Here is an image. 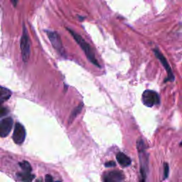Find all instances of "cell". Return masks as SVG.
<instances>
[{
  "mask_svg": "<svg viewBox=\"0 0 182 182\" xmlns=\"http://www.w3.org/2000/svg\"><path fill=\"white\" fill-rule=\"evenodd\" d=\"M46 33H47V36L48 39H50V41H51L53 47L54 48L60 55H65V50H64L61 39H60L59 34L57 32H51V31H47Z\"/></svg>",
  "mask_w": 182,
  "mask_h": 182,
  "instance_id": "6",
  "label": "cell"
},
{
  "mask_svg": "<svg viewBox=\"0 0 182 182\" xmlns=\"http://www.w3.org/2000/svg\"><path fill=\"white\" fill-rule=\"evenodd\" d=\"M17 176L19 178V180L23 182H32L35 177V176L30 174V172H26V171H24V173H18Z\"/></svg>",
  "mask_w": 182,
  "mask_h": 182,
  "instance_id": "11",
  "label": "cell"
},
{
  "mask_svg": "<svg viewBox=\"0 0 182 182\" xmlns=\"http://www.w3.org/2000/svg\"><path fill=\"white\" fill-rule=\"evenodd\" d=\"M66 29H67V30L69 32V33L71 34L73 37V39H75L76 43H77V44L81 46V48L83 50V51H84L85 54H86V57L88 58V59L93 64V65H96V66L98 68H100V64L98 63V60H97L96 58H95L94 52H93V49L91 48V46H90V45L86 42V40L83 39V38L81 37L78 34H77V33H76L75 32H73V31L71 30L70 29H69V28H66Z\"/></svg>",
  "mask_w": 182,
  "mask_h": 182,
  "instance_id": "2",
  "label": "cell"
},
{
  "mask_svg": "<svg viewBox=\"0 0 182 182\" xmlns=\"http://www.w3.org/2000/svg\"><path fill=\"white\" fill-rule=\"evenodd\" d=\"M13 119L11 117H6L0 121V137H6L12 130L13 127Z\"/></svg>",
  "mask_w": 182,
  "mask_h": 182,
  "instance_id": "8",
  "label": "cell"
},
{
  "mask_svg": "<svg viewBox=\"0 0 182 182\" xmlns=\"http://www.w3.org/2000/svg\"><path fill=\"white\" fill-rule=\"evenodd\" d=\"M180 146H182V141L180 142Z\"/></svg>",
  "mask_w": 182,
  "mask_h": 182,
  "instance_id": "20",
  "label": "cell"
},
{
  "mask_svg": "<svg viewBox=\"0 0 182 182\" xmlns=\"http://www.w3.org/2000/svg\"><path fill=\"white\" fill-rule=\"evenodd\" d=\"M142 101L145 106L152 107L160 104V98L157 92L152 90H146L142 95Z\"/></svg>",
  "mask_w": 182,
  "mask_h": 182,
  "instance_id": "3",
  "label": "cell"
},
{
  "mask_svg": "<svg viewBox=\"0 0 182 182\" xmlns=\"http://www.w3.org/2000/svg\"><path fill=\"white\" fill-rule=\"evenodd\" d=\"M105 178H110L115 181H121L124 179V175L121 171H112L108 172V174L105 176Z\"/></svg>",
  "mask_w": 182,
  "mask_h": 182,
  "instance_id": "10",
  "label": "cell"
},
{
  "mask_svg": "<svg viewBox=\"0 0 182 182\" xmlns=\"http://www.w3.org/2000/svg\"><path fill=\"white\" fill-rule=\"evenodd\" d=\"M83 107V103H81L78 105V106L77 107H76V108L74 109V110L73 111L72 114H71V115H70V119H69V123L72 122L73 120V119H75L76 117H77V116L80 113H81V110H82Z\"/></svg>",
  "mask_w": 182,
  "mask_h": 182,
  "instance_id": "12",
  "label": "cell"
},
{
  "mask_svg": "<svg viewBox=\"0 0 182 182\" xmlns=\"http://www.w3.org/2000/svg\"><path fill=\"white\" fill-rule=\"evenodd\" d=\"M169 167L167 163H164V179H166L169 176Z\"/></svg>",
  "mask_w": 182,
  "mask_h": 182,
  "instance_id": "14",
  "label": "cell"
},
{
  "mask_svg": "<svg viewBox=\"0 0 182 182\" xmlns=\"http://www.w3.org/2000/svg\"><path fill=\"white\" fill-rule=\"evenodd\" d=\"M57 182H60V181H57Z\"/></svg>",
  "mask_w": 182,
  "mask_h": 182,
  "instance_id": "21",
  "label": "cell"
},
{
  "mask_svg": "<svg viewBox=\"0 0 182 182\" xmlns=\"http://www.w3.org/2000/svg\"><path fill=\"white\" fill-rule=\"evenodd\" d=\"M45 182H53V178H52L51 175H46V176H45Z\"/></svg>",
  "mask_w": 182,
  "mask_h": 182,
  "instance_id": "17",
  "label": "cell"
},
{
  "mask_svg": "<svg viewBox=\"0 0 182 182\" xmlns=\"http://www.w3.org/2000/svg\"><path fill=\"white\" fill-rule=\"evenodd\" d=\"M137 149L139 154L140 165V182H146L149 167V157L146 152V145L143 139L140 138L137 141Z\"/></svg>",
  "mask_w": 182,
  "mask_h": 182,
  "instance_id": "1",
  "label": "cell"
},
{
  "mask_svg": "<svg viewBox=\"0 0 182 182\" xmlns=\"http://www.w3.org/2000/svg\"><path fill=\"white\" fill-rule=\"evenodd\" d=\"M116 159L118 163L123 167H127L131 164L132 161L131 159L127 155H124L122 152H119L117 155H116Z\"/></svg>",
  "mask_w": 182,
  "mask_h": 182,
  "instance_id": "9",
  "label": "cell"
},
{
  "mask_svg": "<svg viewBox=\"0 0 182 182\" xmlns=\"http://www.w3.org/2000/svg\"><path fill=\"white\" fill-rule=\"evenodd\" d=\"M116 163L114 161H110V162H107L105 164V166L106 167H112V166H115Z\"/></svg>",
  "mask_w": 182,
  "mask_h": 182,
  "instance_id": "16",
  "label": "cell"
},
{
  "mask_svg": "<svg viewBox=\"0 0 182 182\" xmlns=\"http://www.w3.org/2000/svg\"><path fill=\"white\" fill-rule=\"evenodd\" d=\"M104 180H105V182H116L115 181H112V180L110 179V178H104Z\"/></svg>",
  "mask_w": 182,
  "mask_h": 182,
  "instance_id": "19",
  "label": "cell"
},
{
  "mask_svg": "<svg viewBox=\"0 0 182 182\" xmlns=\"http://www.w3.org/2000/svg\"><path fill=\"white\" fill-rule=\"evenodd\" d=\"M19 166L22 167V169H23L24 171L26 172H31L32 170V166H31L29 162H27V161H24L22 162H19Z\"/></svg>",
  "mask_w": 182,
  "mask_h": 182,
  "instance_id": "13",
  "label": "cell"
},
{
  "mask_svg": "<svg viewBox=\"0 0 182 182\" xmlns=\"http://www.w3.org/2000/svg\"><path fill=\"white\" fill-rule=\"evenodd\" d=\"M11 1H12V4H13V6H16L17 4V3H18L19 0H11Z\"/></svg>",
  "mask_w": 182,
  "mask_h": 182,
  "instance_id": "18",
  "label": "cell"
},
{
  "mask_svg": "<svg viewBox=\"0 0 182 182\" xmlns=\"http://www.w3.org/2000/svg\"><path fill=\"white\" fill-rule=\"evenodd\" d=\"M8 110L5 107H1L0 108V117H4L6 115H7L8 113Z\"/></svg>",
  "mask_w": 182,
  "mask_h": 182,
  "instance_id": "15",
  "label": "cell"
},
{
  "mask_svg": "<svg viewBox=\"0 0 182 182\" xmlns=\"http://www.w3.org/2000/svg\"><path fill=\"white\" fill-rule=\"evenodd\" d=\"M14 142L17 145H22L24 142L26 138V130L24 126L20 123L17 122L15 124L14 131L13 136Z\"/></svg>",
  "mask_w": 182,
  "mask_h": 182,
  "instance_id": "7",
  "label": "cell"
},
{
  "mask_svg": "<svg viewBox=\"0 0 182 182\" xmlns=\"http://www.w3.org/2000/svg\"><path fill=\"white\" fill-rule=\"evenodd\" d=\"M21 50H22V59L24 62H27L30 57V41L28 36L27 28L24 26L23 34L21 37Z\"/></svg>",
  "mask_w": 182,
  "mask_h": 182,
  "instance_id": "4",
  "label": "cell"
},
{
  "mask_svg": "<svg viewBox=\"0 0 182 182\" xmlns=\"http://www.w3.org/2000/svg\"><path fill=\"white\" fill-rule=\"evenodd\" d=\"M154 53H155V56L159 60V61L161 62L162 64V65L164 66V69L166 70V73H167V78L164 80V83L167 82V81H170V82H173L174 81L175 77L174 73H173L172 70H171V68L169 65V63H168L167 60L165 57L164 56V55L161 53L160 51L158 49H154L153 50Z\"/></svg>",
  "mask_w": 182,
  "mask_h": 182,
  "instance_id": "5",
  "label": "cell"
}]
</instances>
